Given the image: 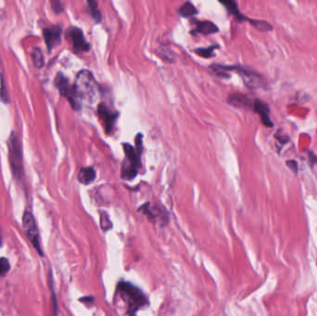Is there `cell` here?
<instances>
[{"label":"cell","mask_w":317,"mask_h":316,"mask_svg":"<svg viewBox=\"0 0 317 316\" xmlns=\"http://www.w3.org/2000/svg\"><path fill=\"white\" fill-rule=\"evenodd\" d=\"M122 300L125 306V314L134 315L140 309L148 306V299L138 287L129 282L121 281L116 288L115 300Z\"/></svg>","instance_id":"6da1fadb"},{"label":"cell","mask_w":317,"mask_h":316,"mask_svg":"<svg viewBox=\"0 0 317 316\" xmlns=\"http://www.w3.org/2000/svg\"><path fill=\"white\" fill-rule=\"evenodd\" d=\"M142 134H137L134 142L135 148L132 145L123 143L122 149L124 151V161H122V169H121V177L123 180L134 179L138 174V171L142 167L141 163V155L143 151V144H142Z\"/></svg>","instance_id":"7a4b0ae2"},{"label":"cell","mask_w":317,"mask_h":316,"mask_svg":"<svg viewBox=\"0 0 317 316\" xmlns=\"http://www.w3.org/2000/svg\"><path fill=\"white\" fill-rule=\"evenodd\" d=\"M74 92L80 102L94 103L99 95V87L91 72L83 70L79 72L73 84Z\"/></svg>","instance_id":"3957f363"},{"label":"cell","mask_w":317,"mask_h":316,"mask_svg":"<svg viewBox=\"0 0 317 316\" xmlns=\"http://www.w3.org/2000/svg\"><path fill=\"white\" fill-rule=\"evenodd\" d=\"M9 148V161L11 164V168L13 171V176L15 179L21 181L24 178V163H23V152L22 146L19 140L17 135L13 132L10 139L8 141Z\"/></svg>","instance_id":"277c9868"},{"label":"cell","mask_w":317,"mask_h":316,"mask_svg":"<svg viewBox=\"0 0 317 316\" xmlns=\"http://www.w3.org/2000/svg\"><path fill=\"white\" fill-rule=\"evenodd\" d=\"M55 86L58 88L61 96L68 99V101L73 107V110L79 111L82 103L80 102L79 99H77L75 92H74L73 86L70 84V81L67 77L61 73H59L56 76Z\"/></svg>","instance_id":"5b68a950"},{"label":"cell","mask_w":317,"mask_h":316,"mask_svg":"<svg viewBox=\"0 0 317 316\" xmlns=\"http://www.w3.org/2000/svg\"><path fill=\"white\" fill-rule=\"evenodd\" d=\"M23 226H24V229L26 233V236L30 240L32 245L34 246L35 249L38 252V254L40 256H44L43 250H42L41 245H40V238H39V233L37 230V223H36L35 217L31 211H25V213H24Z\"/></svg>","instance_id":"8992f818"},{"label":"cell","mask_w":317,"mask_h":316,"mask_svg":"<svg viewBox=\"0 0 317 316\" xmlns=\"http://www.w3.org/2000/svg\"><path fill=\"white\" fill-rule=\"evenodd\" d=\"M222 66L227 73L233 71V72H236V73L239 74L240 76L242 77L246 87H248L249 88L255 89V88L263 87L265 84L262 76L252 70L243 68L241 66H227V65H222Z\"/></svg>","instance_id":"52a82bcc"},{"label":"cell","mask_w":317,"mask_h":316,"mask_svg":"<svg viewBox=\"0 0 317 316\" xmlns=\"http://www.w3.org/2000/svg\"><path fill=\"white\" fill-rule=\"evenodd\" d=\"M98 117L102 123L104 130L107 135H110L113 131L115 125L116 120L119 116V113L116 111L111 110L106 103H100L98 107Z\"/></svg>","instance_id":"ba28073f"},{"label":"cell","mask_w":317,"mask_h":316,"mask_svg":"<svg viewBox=\"0 0 317 316\" xmlns=\"http://www.w3.org/2000/svg\"><path fill=\"white\" fill-rule=\"evenodd\" d=\"M67 38L72 42L75 53H84L90 50V45L86 41L83 32L77 27H71L67 32Z\"/></svg>","instance_id":"9c48e42d"},{"label":"cell","mask_w":317,"mask_h":316,"mask_svg":"<svg viewBox=\"0 0 317 316\" xmlns=\"http://www.w3.org/2000/svg\"><path fill=\"white\" fill-rule=\"evenodd\" d=\"M139 211H143V213L146 214L152 222H158L163 223V224H165L168 222L167 211L160 205H150V203L147 202L146 204L141 206Z\"/></svg>","instance_id":"30bf717a"},{"label":"cell","mask_w":317,"mask_h":316,"mask_svg":"<svg viewBox=\"0 0 317 316\" xmlns=\"http://www.w3.org/2000/svg\"><path fill=\"white\" fill-rule=\"evenodd\" d=\"M61 32L62 30L60 25H54V26L44 29V40L49 51H51L61 43Z\"/></svg>","instance_id":"8fae6325"},{"label":"cell","mask_w":317,"mask_h":316,"mask_svg":"<svg viewBox=\"0 0 317 316\" xmlns=\"http://www.w3.org/2000/svg\"><path fill=\"white\" fill-rule=\"evenodd\" d=\"M252 109L260 116L262 124H264L265 126H267V127L274 126L273 122L270 119V110H269L268 105L266 103H264L260 99H255V100H253Z\"/></svg>","instance_id":"7c38bea8"},{"label":"cell","mask_w":317,"mask_h":316,"mask_svg":"<svg viewBox=\"0 0 317 316\" xmlns=\"http://www.w3.org/2000/svg\"><path fill=\"white\" fill-rule=\"evenodd\" d=\"M196 33L202 35H212L219 31L218 27L213 22L209 21H197L196 22Z\"/></svg>","instance_id":"4fadbf2b"},{"label":"cell","mask_w":317,"mask_h":316,"mask_svg":"<svg viewBox=\"0 0 317 316\" xmlns=\"http://www.w3.org/2000/svg\"><path fill=\"white\" fill-rule=\"evenodd\" d=\"M97 177V173L93 167L82 168L77 175V179L83 185H89Z\"/></svg>","instance_id":"5bb4252c"},{"label":"cell","mask_w":317,"mask_h":316,"mask_svg":"<svg viewBox=\"0 0 317 316\" xmlns=\"http://www.w3.org/2000/svg\"><path fill=\"white\" fill-rule=\"evenodd\" d=\"M228 103H230L234 107H238V108H251L253 101L251 102L248 97H246L244 95H240V94H234L231 95L228 98Z\"/></svg>","instance_id":"9a60e30c"},{"label":"cell","mask_w":317,"mask_h":316,"mask_svg":"<svg viewBox=\"0 0 317 316\" xmlns=\"http://www.w3.org/2000/svg\"><path fill=\"white\" fill-rule=\"evenodd\" d=\"M223 6L226 8V10L231 13L233 16H235L239 22L248 21V18H246L243 14H241L238 10V4L236 0H218Z\"/></svg>","instance_id":"2e32d148"},{"label":"cell","mask_w":317,"mask_h":316,"mask_svg":"<svg viewBox=\"0 0 317 316\" xmlns=\"http://www.w3.org/2000/svg\"><path fill=\"white\" fill-rule=\"evenodd\" d=\"M87 5H88V10L91 15L92 18L96 23H101L102 21V15L98 9V3L96 0H87Z\"/></svg>","instance_id":"e0dca14e"},{"label":"cell","mask_w":317,"mask_h":316,"mask_svg":"<svg viewBox=\"0 0 317 316\" xmlns=\"http://www.w3.org/2000/svg\"><path fill=\"white\" fill-rule=\"evenodd\" d=\"M179 13H180V15L184 17V18H188V17H191V16H194L196 15L197 13H198V11H197V9H196L194 5L191 3V2H189V1H187L185 4H183L181 8H180V10H179Z\"/></svg>","instance_id":"ac0fdd59"},{"label":"cell","mask_w":317,"mask_h":316,"mask_svg":"<svg viewBox=\"0 0 317 316\" xmlns=\"http://www.w3.org/2000/svg\"><path fill=\"white\" fill-rule=\"evenodd\" d=\"M32 59H33V62L35 64V66L37 68L40 69L43 67L44 65V56L43 53L40 49H35L32 52Z\"/></svg>","instance_id":"d6986e66"},{"label":"cell","mask_w":317,"mask_h":316,"mask_svg":"<svg viewBox=\"0 0 317 316\" xmlns=\"http://www.w3.org/2000/svg\"><path fill=\"white\" fill-rule=\"evenodd\" d=\"M218 47L217 46H211L208 48H200L195 50L196 54L198 56L209 59L211 57L214 56V50H216Z\"/></svg>","instance_id":"ffe728a7"},{"label":"cell","mask_w":317,"mask_h":316,"mask_svg":"<svg viewBox=\"0 0 317 316\" xmlns=\"http://www.w3.org/2000/svg\"><path fill=\"white\" fill-rule=\"evenodd\" d=\"M100 227L104 232H107L112 228V223L109 217V214L106 211H100Z\"/></svg>","instance_id":"44dd1931"},{"label":"cell","mask_w":317,"mask_h":316,"mask_svg":"<svg viewBox=\"0 0 317 316\" xmlns=\"http://www.w3.org/2000/svg\"><path fill=\"white\" fill-rule=\"evenodd\" d=\"M11 269V264L10 261L7 258H0V276H3L4 274H6Z\"/></svg>","instance_id":"7402d4cb"},{"label":"cell","mask_w":317,"mask_h":316,"mask_svg":"<svg viewBox=\"0 0 317 316\" xmlns=\"http://www.w3.org/2000/svg\"><path fill=\"white\" fill-rule=\"evenodd\" d=\"M51 9L56 14H60L63 12V5L61 3V0H49Z\"/></svg>","instance_id":"603a6c76"},{"label":"cell","mask_w":317,"mask_h":316,"mask_svg":"<svg viewBox=\"0 0 317 316\" xmlns=\"http://www.w3.org/2000/svg\"><path fill=\"white\" fill-rule=\"evenodd\" d=\"M287 165L288 167L290 168L292 170L294 173H297V170H298V166H297V162L294 161H288L287 162Z\"/></svg>","instance_id":"cb8c5ba5"},{"label":"cell","mask_w":317,"mask_h":316,"mask_svg":"<svg viewBox=\"0 0 317 316\" xmlns=\"http://www.w3.org/2000/svg\"><path fill=\"white\" fill-rule=\"evenodd\" d=\"M93 300H94V297H85L80 298V301H81V302H85V303H87V302L92 303Z\"/></svg>","instance_id":"d4e9b609"},{"label":"cell","mask_w":317,"mask_h":316,"mask_svg":"<svg viewBox=\"0 0 317 316\" xmlns=\"http://www.w3.org/2000/svg\"><path fill=\"white\" fill-rule=\"evenodd\" d=\"M1 244H2V243H1V237H0V246H1Z\"/></svg>","instance_id":"484cf974"}]
</instances>
